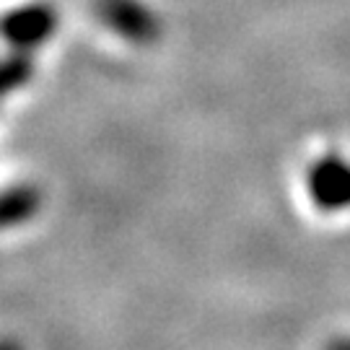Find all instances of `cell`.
Masks as SVG:
<instances>
[{"label":"cell","mask_w":350,"mask_h":350,"mask_svg":"<svg viewBox=\"0 0 350 350\" xmlns=\"http://www.w3.org/2000/svg\"><path fill=\"white\" fill-rule=\"evenodd\" d=\"M304 189L317 211H350V161L340 153H325L306 166Z\"/></svg>","instance_id":"obj_1"},{"label":"cell","mask_w":350,"mask_h":350,"mask_svg":"<svg viewBox=\"0 0 350 350\" xmlns=\"http://www.w3.org/2000/svg\"><path fill=\"white\" fill-rule=\"evenodd\" d=\"M96 16L109 31L138 47L161 37V21L143 0H96Z\"/></svg>","instance_id":"obj_2"},{"label":"cell","mask_w":350,"mask_h":350,"mask_svg":"<svg viewBox=\"0 0 350 350\" xmlns=\"http://www.w3.org/2000/svg\"><path fill=\"white\" fill-rule=\"evenodd\" d=\"M57 31V11L50 3H29L0 18V37L18 52H31L50 42Z\"/></svg>","instance_id":"obj_3"},{"label":"cell","mask_w":350,"mask_h":350,"mask_svg":"<svg viewBox=\"0 0 350 350\" xmlns=\"http://www.w3.org/2000/svg\"><path fill=\"white\" fill-rule=\"evenodd\" d=\"M42 211V192L34 185H11L0 189V231L21 228Z\"/></svg>","instance_id":"obj_4"},{"label":"cell","mask_w":350,"mask_h":350,"mask_svg":"<svg viewBox=\"0 0 350 350\" xmlns=\"http://www.w3.org/2000/svg\"><path fill=\"white\" fill-rule=\"evenodd\" d=\"M31 60L26 52H16L11 57L0 60V96L11 94L16 88H21L31 78Z\"/></svg>","instance_id":"obj_5"},{"label":"cell","mask_w":350,"mask_h":350,"mask_svg":"<svg viewBox=\"0 0 350 350\" xmlns=\"http://www.w3.org/2000/svg\"><path fill=\"white\" fill-rule=\"evenodd\" d=\"M325 350H350V335H340V338L327 340Z\"/></svg>","instance_id":"obj_6"},{"label":"cell","mask_w":350,"mask_h":350,"mask_svg":"<svg viewBox=\"0 0 350 350\" xmlns=\"http://www.w3.org/2000/svg\"><path fill=\"white\" fill-rule=\"evenodd\" d=\"M0 350H24L21 348V342L13 338H0Z\"/></svg>","instance_id":"obj_7"}]
</instances>
